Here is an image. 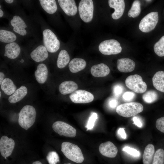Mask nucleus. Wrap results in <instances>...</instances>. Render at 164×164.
<instances>
[{"instance_id": "79ce46f5", "label": "nucleus", "mask_w": 164, "mask_h": 164, "mask_svg": "<svg viewBox=\"0 0 164 164\" xmlns=\"http://www.w3.org/2000/svg\"><path fill=\"white\" fill-rule=\"evenodd\" d=\"M117 104V102L116 100L112 99L109 102L110 106L111 108H115Z\"/></svg>"}, {"instance_id": "0eeeda50", "label": "nucleus", "mask_w": 164, "mask_h": 164, "mask_svg": "<svg viewBox=\"0 0 164 164\" xmlns=\"http://www.w3.org/2000/svg\"><path fill=\"white\" fill-rule=\"evenodd\" d=\"M158 20V12H152L145 16L141 20L139 25V29L143 32H149L155 28Z\"/></svg>"}, {"instance_id": "412c9836", "label": "nucleus", "mask_w": 164, "mask_h": 164, "mask_svg": "<svg viewBox=\"0 0 164 164\" xmlns=\"http://www.w3.org/2000/svg\"><path fill=\"white\" fill-rule=\"evenodd\" d=\"M78 88L77 84L74 82L69 80L61 83L59 87L60 93L63 95L72 93Z\"/></svg>"}, {"instance_id": "9d476101", "label": "nucleus", "mask_w": 164, "mask_h": 164, "mask_svg": "<svg viewBox=\"0 0 164 164\" xmlns=\"http://www.w3.org/2000/svg\"><path fill=\"white\" fill-rule=\"evenodd\" d=\"M69 97L73 103L79 104L91 102L93 100L94 98L92 94L83 90L75 91L71 93Z\"/></svg>"}, {"instance_id": "c756f323", "label": "nucleus", "mask_w": 164, "mask_h": 164, "mask_svg": "<svg viewBox=\"0 0 164 164\" xmlns=\"http://www.w3.org/2000/svg\"><path fill=\"white\" fill-rule=\"evenodd\" d=\"M140 2L138 0H135L133 2L131 9L128 12L129 17L134 18L137 17L141 12Z\"/></svg>"}, {"instance_id": "4be33fe9", "label": "nucleus", "mask_w": 164, "mask_h": 164, "mask_svg": "<svg viewBox=\"0 0 164 164\" xmlns=\"http://www.w3.org/2000/svg\"><path fill=\"white\" fill-rule=\"evenodd\" d=\"M153 85L157 90L164 93V71L156 72L152 78Z\"/></svg>"}, {"instance_id": "c9c22d12", "label": "nucleus", "mask_w": 164, "mask_h": 164, "mask_svg": "<svg viewBox=\"0 0 164 164\" xmlns=\"http://www.w3.org/2000/svg\"><path fill=\"white\" fill-rule=\"evenodd\" d=\"M122 150L135 157L139 156L140 155V152L139 151L128 146L125 147L123 148Z\"/></svg>"}, {"instance_id": "473e14b6", "label": "nucleus", "mask_w": 164, "mask_h": 164, "mask_svg": "<svg viewBox=\"0 0 164 164\" xmlns=\"http://www.w3.org/2000/svg\"><path fill=\"white\" fill-rule=\"evenodd\" d=\"M154 50L158 56L160 57L164 56V36L155 44Z\"/></svg>"}, {"instance_id": "423d86ee", "label": "nucleus", "mask_w": 164, "mask_h": 164, "mask_svg": "<svg viewBox=\"0 0 164 164\" xmlns=\"http://www.w3.org/2000/svg\"><path fill=\"white\" fill-rule=\"evenodd\" d=\"M100 52L106 55H114L121 52L122 48L119 43L114 39L104 40L101 42L98 47Z\"/></svg>"}, {"instance_id": "9b49d317", "label": "nucleus", "mask_w": 164, "mask_h": 164, "mask_svg": "<svg viewBox=\"0 0 164 164\" xmlns=\"http://www.w3.org/2000/svg\"><path fill=\"white\" fill-rule=\"evenodd\" d=\"M13 31L15 33L22 36L27 34V25L23 19L18 15H14L10 21Z\"/></svg>"}, {"instance_id": "e433bc0d", "label": "nucleus", "mask_w": 164, "mask_h": 164, "mask_svg": "<svg viewBox=\"0 0 164 164\" xmlns=\"http://www.w3.org/2000/svg\"><path fill=\"white\" fill-rule=\"evenodd\" d=\"M155 126L159 131L164 133V116L157 119L155 122Z\"/></svg>"}, {"instance_id": "20e7f679", "label": "nucleus", "mask_w": 164, "mask_h": 164, "mask_svg": "<svg viewBox=\"0 0 164 164\" xmlns=\"http://www.w3.org/2000/svg\"><path fill=\"white\" fill-rule=\"evenodd\" d=\"M43 45L48 52L54 53L57 51L60 47V42L54 33L51 29L46 28L43 30Z\"/></svg>"}, {"instance_id": "cd10ccee", "label": "nucleus", "mask_w": 164, "mask_h": 164, "mask_svg": "<svg viewBox=\"0 0 164 164\" xmlns=\"http://www.w3.org/2000/svg\"><path fill=\"white\" fill-rule=\"evenodd\" d=\"M1 87L2 90L8 95L12 94L16 90V87L13 81L8 78H5Z\"/></svg>"}, {"instance_id": "37998d69", "label": "nucleus", "mask_w": 164, "mask_h": 164, "mask_svg": "<svg viewBox=\"0 0 164 164\" xmlns=\"http://www.w3.org/2000/svg\"><path fill=\"white\" fill-rule=\"evenodd\" d=\"M5 74L2 72H0V85H1L3 81L5 79Z\"/></svg>"}, {"instance_id": "7c9ffc66", "label": "nucleus", "mask_w": 164, "mask_h": 164, "mask_svg": "<svg viewBox=\"0 0 164 164\" xmlns=\"http://www.w3.org/2000/svg\"><path fill=\"white\" fill-rule=\"evenodd\" d=\"M158 97L157 93L152 90L147 91L142 96L143 100L147 103H151L155 101L158 99Z\"/></svg>"}, {"instance_id": "72a5a7b5", "label": "nucleus", "mask_w": 164, "mask_h": 164, "mask_svg": "<svg viewBox=\"0 0 164 164\" xmlns=\"http://www.w3.org/2000/svg\"><path fill=\"white\" fill-rule=\"evenodd\" d=\"M49 164H56L59 162V157L57 153L55 151L49 152L46 157Z\"/></svg>"}, {"instance_id": "bb28decb", "label": "nucleus", "mask_w": 164, "mask_h": 164, "mask_svg": "<svg viewBox=\"0 0 164 164\" xmlns=\"http://www.w3.org/2000/svg\"><path fill=\"white\" fill-rule=\"evenodd\" d=\"M155 151V147L152 144H149L147 145L143 155V164H152Z\"/></svg>"}, {"instance_id": "39448f33", "label": "nucleus", "mask_w": 164, "mask_h": 164, "mask_svg": "<svg viewBox=\"0 0 164 164\" xmlns=\"http://www.w3.org/2000/svg\"><path fill=\"white\" fill-rule=\"evenodd\" d=\"M125 83L128 88L138 93L144 92L147 88L146 83L143 81L142 77L138 74L128 76L125 80Z\"/></svg>"}, {"instance_id": "7ed1b4c3", "label": "nucleus", "mask_w": 164, "mask_h": 164, "mask_svg": "<svg viewBox=\"0 0 164 164\" xmlns=\"http://www.w3.org/2000/svg\"><path fill=\"white\" fill-rule=\"evenodd\" d=\"M143 110V106L141 103L131 102L119 105L116 108V111L122 117L128 118L136 115Z\"/></svg>"}, {"instance_id": "f03ea898", "label": "nucleus", "mask_w": 164, "mask_h": 164, "mask_svg": "<svg viewBox=\"0 0 164 164\" xmlns=\"http://www.w3.org/2000/svg\"><path fill=\"white\" fill-rule=\"evenodd\" d=\"M61 151L69 159L77 163L82 162L84 158L80 148L77 145L68 142L61 144Z\"/></svg>"}, {"instance_id": "f257e3e1", "label": "nucleus", "mask_w": 164, "mask_h": 164, "mask_svg": "<svg viewBox=\"0 0 164 164\" xmlns=\"http://www.w3.org/2000/svg\"><path fill=\"white\" fill-rule=\"evenodd\" d=\"M35 109L32 106L26 105L21 110L19 114V125L26 130H28L34 123L36 118Z\"/></svg>"}, {"instance_id": "f8f14e48", "label": "nucleus", "mask_w": 164, "mask_h": 164, "mask_svg": "<svg viewBox=\"0 0 164 164\" xmlns=\"http://www.w3.org/2000/svg\"><path fill=\"white\" fill-rule=\"evenodd\" d=\"M15 145V142L12 139L5 135L2 136L0 140V151L2 156L4 157L9 156Z\"/></svg>"}, {"instance_id": "4468645a", "label": "nucleus", "mask_w": 164, "mask_h": 164, "mask_svg": "<svg viewBox=\"0 0 164 164\" xmlns=\"http://www.w3.org/2000/svg\"><path fill=\"white\" fill-rule=\"evenodd\" d=\"M32 59L37 62H43L46 59L48 56V51L43 45L37 46L30 53Z\"/></svg>"}, {"instance_id": "dca6fc26", "label": "nucleus", "mask_w": 164, "mask_h": 164, "mask_svg": "<svg viewBox=\"0 0 164 164\" xmlns=\"http://www.w3.org/2000/svg\"><path fill=\"white\" fill-rule=\"evenodd\" d=\"M21 52V48L19 45L14 42L5 45L4 55L9 59H14L18 57Z\"/></svg>"}, {"instance_id": "393cba45", "label": "nucleus", "mask_w": 164, "mask_h": 164, "mask_svg": "<svg viewBox=\"0 0 164 164\" xmlns=\"http://www.w3.org/2000/svg\"><path fill=\"white\" fill-rule=\"evenodd\" d=\"M40 4L43 9L47 13L52 14L56 11V3L54 0H40Z\"/></svg>"}, {"instance_id": "09e8293b", "label": "nucleus", "mask_w": 164, "mask_h": 164, "mask_svg": "<svg viewBox=\"0 0 164 164\" xmlns=\"http://www.w3.org/2000/svg\"><path fill=\"white\" fill-rule=\"evenodd\" d=\"M21 61L22 63L24 62V60H22Z\"/></svg>"}, {"instance_id": "ea45409f", "label": "nucleus", "mask_w": 164, "mask_h": 164, "mask_svg": "<svg viewBox=\"0 0 164 164\" xmlns=\"http://www.w3.org/2000/svg\"><path fill=\"white\" fill-rule=\"evenodd\" d=\"M134 123L137 126L141 128L142 124L140 119L138 117L134 116L132 119Z\"/></svg>"}, {"instance_id": "4c0bfd02", "label": "nucleus", "mask_w": 164, "mask_h": 164, "mask_svg": "<svg viewBox=\"0 0 164 164\" xmlns=\"http://www.w3.org/2000/svg\"><path fill=\"white\" fill-rule=\"evenodd\" d=\"M135 96V94L134 93L129 91L125 92L122 96L124 100L126 101L132 100Z\"/></svg>"}, {"instance_id": "de8ad7c7", "label": "nucleus", "mask_w": 164, "mask_h": 164, "mask_svg": "<svg viewBox=\"0 0 164 164\" xmlns=\"http://www.w3.org/2000/svg\"><path fill=\"white\" fill-rule=\"evenodd\" d=\"M1 94H1V91H0V97H1V95H2Z\"/></svg>"}, {"instance_id": "a19ab883", "label": "nucleus", "mask_w": 164, "mask_h": 164, "mask_svg": "<svg viewBox=\"0 0 164 164\" xmlns=\"http://www.w3.org/2000/svg\"><path fill=\"white\" fill-rule=\"evenodd\" d=\"M118 134L121 137L124 139L126 138V135L123 128H119L118 131Z\"/></svg>"}, {"instance_id": "8fccbe9b", "label": "nucleus", "mask_w": 164, "mask_h": 164, "mask_svg": "<svg viewBox=\"0 0 164 164\" xmlns=\"http://www.w3.org/2000/svg\"><path fill=\"white\" fill-rule=\"evenodd\" d=\"M71 164L69 163H65V164Z\"/></svg>"}, {"instance_id": "c85d7f7f", "label": "nucleus", "mask_w": 164, "mask_h": 164, "mask_svg": "<svg viewBox=\"0 0 164 164\" xmlns=\"http://www.w3.org/2000/svg\"><path fill=\"white\" fill-rule=\"evenodd\" d=\"M70 58L67 52L62 50L60 52L57 58L56 64L57 67L62 69L65 67L69 63Z\"/></svg>"}, {"instance_id": "2eb2a0df", "label": "nucleus", "mask_w": 164, "mask_h": 164, "mask_svg": "<svg viewBox=\"0 0 164 164\" xmlns=\"http://www.w3.org/2000/svg\"><path fill=\"white\" fill-rule=\"evenodd\" d=\"M109 6L114 9V12L111 14L112 18L114 19L120 18L123 15L125 9V5L123 0H109Z\"/></svg>"}, {"instance_id": "49530a36", "label": "nucleus", "mask_w": 164, "mask_h": 164, "mask_svg": "<svg viewBox=\"0 0 164 164\" xmlns=\"http://www.w3.org/2000/svg\"><path fill=\"white\" fill-rule=\"evenodd\" d=\"M32 164H42V163L39 161H36L33 162Z\"/></svg>"}, {"instance_id": "ddd939ff", "label": "nucleus", "mask_w": 164, "mask_h": 164, "mask_svg": "<svg viewBox=\"0 0 164 164\" xmlns=\"http://www.w3.org/2000/svg\"><path fill=\"white\" fill-rule=\"evenodd\" d=\"M99 149L102 155L109 158L115 157L118 152L117 147L110 141L101 144L99 145Z\"/></svg>"}, {"instance_id": "a211bd4d", "label": "nucleus", "mask_w": 164, "mask_h": 164, "mask_svg": "<svg viewBox=\"0 0 164 164\" xmlns=\"http://www.w3.org/2000/svg\"><path fill=\"white\" fill-rule=\"evenodd\" d=\"M118 70L122 72L128 73L133 71L135 67V63L132 60L127 58L118 59L117 61Z\"/></svg>"}, {"instance_id": "f704fd0d", "label": "nucleus", "mask_w": 164, "mask_h": 164, "mask_svg": "<svg viewBox=\"0 0 164 164\" xmlns=\"http://www.w3.org/2000/svg\"><path fill=\"white\" fill-rule=\"evenodd\" d=\"M97 118V115L96 113H93L89 117L87 123L86 127L87 130H91L93 128L95 122Z\"/></svg>"}, {"instance_id": "6e6552de", "label": "nucleus", "mask_w": 164, "mask_h": 164, "mask_svg": "<svg viewBox=\"0 0 164 164\" xmlns=\"http://www.w3.org/2000/svg\"><path fill=\"white\" fill-rule=\"evenodd\" d=\"M78 10L80 17L85 22L92 20L94 12V4L92 0H82L79 3Z\"/></svg>"}, {"instance_id": "1a4fd4ad", "label": "nucleus", "mask_w": 164, "mask_h": 164, "mask_svg": "<svg viewBox=\"0 0 164 164\" xmlns=\"http://www.w3.org/2000/svg\"><path fill=\"white\" fill-rule=\"evenodd\" d=\"M53 130L60 135L73 138L76 135V130L71 126L63 121H57L52 125Z\"/></svg>"}, {"instance_id": "a878e982", "label": "nucleus", "mask_w": 164, "mask_h": 164, "mask_svg": "<svg viewBox=\"0 0 164 164\" xmlns=\"http://www.w3.org/2000/svg\"><path fill=\"white\" fill-rule=\"evenodd\" d=\"M16 39V36L13 32L4 29H0V41L1 42L7 44L15 42Z\"/></svg>"}, {"instance_id": "b1692460", "label": "nucleus", "mask_w": 164, "mask_h": 164, "mask_svg": "<svg viewBox=\"0 0 164 164\" xmlns=\"http://www.w3.org/2000/svg\"><path fill=\"white\" fill-rule=\"evenodd\" d=\"M27 93V89L26 87L22 86L9 97V101L12 104L17 103L23 99Z\"/></svg>"}, {"instance_id": "f3484780", "label": "nucleus", "mask_w": 164, "mask_h": 164, "mask_svg": "<svg viewBox=\"0 0 164 164\" xmlns=\"http://www.w3.org/2000/svg\"><path fill=\"white\" fill-rule=\"evenodd\" d=\"M59 4L64 13L69 16L75 15L77 9L75 1L73 0H58Z\"/></svg>"}, {"instance_id": "aec40b11", "label": "nucleus", "mask_w": 164, "mask_h": 164, "mask_svg": "<svg viewBox=\"0 0 164 164\" xmlns=\"http://www.w3.org/2000/svg\"><path fill=\"white\" fill-rule=\"evenodd\" d=\"M48 75V68L44 63L39 64L35 72V76L37 82L40 84H44L46 80Z\"/></svg>"}, {"instance_id": "c03bdc74", "label": "nucleus", "mask_w": 164, "mask_h": 164, "mask_svg": "<svg viewBox=\"0 0 164 164\" xmlns=\"http://www.w3.org/2000/svg\"><path fill=\"white\" fill-rule=\"evenodd\" d=\"M5 1L6 3L9 4L12 3L14 2L13 0H5Z\"/></svg>"}, {"instance_id": "2f4dec72", "label": "nucleus", "mask_w": 164, "mask_h": 164, "mask_svg": "<svg viewBox=\"0 0 164 164\" xmlns=\"http://www.w3.org/2000/svg\"><path fill=\"white\" fill-rule=\"evenodd\" d=\"M152 164H164V149H158L155 152Z\"/></svg>"}, {"instance_id": "a18cd8bd", "label": "nucleus", "mask_w": 164, "mask_h": 164, "mask_svg": "<svg viewBox=\"0 0 164 164\" xmlns=\"http://www.w3.org/2000/svg\"><path fill=\"white\" fill-rule=\"evenodd\" d=\"M4 12L1 9H0V18H2L4 15Z\"/></svg>"}, {"instance_id": "58836bf2", "label": "nucleus", "mask_w": 164, "mask_h": 164, "mask_svg": "<svg viewBox=\"0 0 164 164\" xmlns=\"http://www.w3.org/2000/svg\"><path fill=\"white\" fill-rule=\"evenodd\" d=\"M123 90V88L121 85H116L114 88V94L116 96H118L121 94Z\"/></svg>"}, {"instance_id": "6ab92c4d", "label": "nucleus", "mask_w": 164, "mask_h": 164, "mask_svg": "<svg viewBox=\"0 0 164 164\" xmlns=\"http://www.w3.org/2000/svg\"><path fill=\"white\" fill-rule=\"evenodd\" d=\"M91 72L92 75L94 77H102L108 75L110 72V70L107 65L101 63L92 66Z\"/></svg>"}, {"instance_id": "5701e85b", "label": "nucleus", "mask_w": 164, "mask_h": 164, "mask_svg": "<svg viewBox=\"0 0 164 164\" xmlns=\"http://www.w3.org/2000/svg\"><path fill=\"white\" fill-rule=\"evenodd\" d=\"M86 65V62L84 59L74 58L70 62L68 67L71 72L76 73L84 69Z\"/></svg>"}]
</instances>
